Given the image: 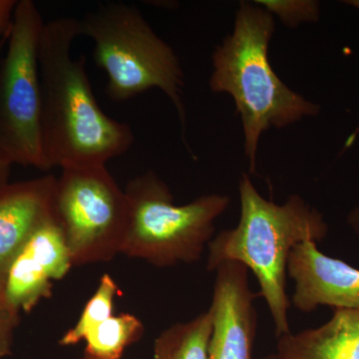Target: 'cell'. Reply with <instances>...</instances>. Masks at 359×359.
Instances as JSON below:
<instances>
[{
    "instance_id": "cell-1",
    "label": "cell",
    "mask_w": 359,
    "mask_h": 359,
    "mask_svg": "<svg viewBox=\"0 0 359 359\" xmlns=\"http://www.w3.org/2000/svg\"><path fill=\"white\" fill-rule=\"evenodd\" d=\"M79 20L61 18L44 23L39 47L41 130L47 170L106 166L134 143L133 130L99 106L84 56L74 59Z\"/></svg>"
},
{
    "instance_id": "cell-2",
    "label": "cell",
    "mask_w": 359,
    "mask_h": 359,
    "mask_svg": "<svg viewBox=\"0 0 359 359\" xmlns=\"http://www.w3.org/2000/svg\"><path fill=\"white\" fill-rule=\"evenodd\" d=\"M241 217L237 226L219 231L208 245L207 269L215 271L224 262H238L252 271L273 318L276 337L290 332L287 266L290 252L306 241L321 242L328 226L323 214L301 196L292 195L283 205L264 199L248 174L238 185Z\"/></svg>"
},
{
    "instance_id": "cell-3",
    "label": "cell",
    "mask_w": 359,
    "mask_h": 359,
    "mask_svg": "<svg viewBox=\"0 0 359 359\" xmlns=\"http://www.w3.org/2000/svg\"><path fill=\"white\" fill-rule=\"evenodd\" d=\"M273 14L255 2L242 1L233 32L212 52L210 88L233 97L242 119L250 173L257 169L259 138L271 127L283 128L320 112V106L290 89L269 60L275 32Z\"/></svg>"
},
{
    "instance_id": "cell-4",
    "label": "cell",
    "mask_w": 359,
    "mask_h": 359,
    "mask_svg": "<svg viewBox=\"0 0 359 359\" xmlns=\"http://www.w3.org/2000/svg\"><path fill=\"white\" fill-rule=\"evenodd\" d=\"M79 29L80 36L93 41L94 61L107 75L110 99L121 102L152 88L162 90L185 131L183 68L138 7L122 1L100 4L79 20Z\"/></svg>"
},
{
    "instance_id": "cell-5",
    "label": "cell",
    "mask_w": 359,
    "mask_h": 359,
    "mask_svg": "<svg viewBox=\"0 0 359 359\" xmlns=\"http://www.w3.org/2000/svg\"><path fill=\"white\" fill-rule=\"evenodd\" d=\"M124 191L129 219L121 254L161 269L200 261L214 238L215 222L230 204L229 196L219 194L175 204L154 171L130 180Z\"/></svg>"
},
{
    "instance_id": "cell-6",
    "label": "cell",
    "mask_w": 359,
    "mask_h": 359,
    "mask_svg": "<svg viewBox=\"0 0 359 359\" xmlns=\"http://www.w3.org/2000/svg\"><path fill=\"white\" fill-rule=\"evenodd\" d=\"M45 21L32 0H20L0 63V160L47 170L42 144L39 47Z\"/></svg>"
},
{
    "instance_id": "cell-7",
    "label": "cell",
    "mask_w": 359,
    "mask_h": 359,
    "mask_svg": "<svg viewBox=\"0 0 359 359\" xmlns=\"http://www.w3.org/2000/svg\"><path fill=\"white\" fill-rule=\"evenodd\" d=\"M61 170L54 210L73 266L112 261L121 254L128 226L125 191L106 166Z\"/></svg>"
},
{
    "instance_id": "cell-8",
    "label": "cell",
    "mask_w": 359,
    "mask_h": 359,
    "mask_svg": "<svg viewBox=\"0 0 359 359\" xmlns=\"http://www.w3.org/2000/svg\"><path fill=\"white\" fill-rule=\"evenodd\" d=\"M215 271L208 359H252L259 294L250 289L249 269L238 262H224Z\"/></svg>"
},
{
    "instance_id": "cell-9",
    "label": "cell",
    "mask_w": 359,
    "mask_h": 359,
    "mask_svg": "<svg viewBox=\"0 0 359 359\" xmlns=\"http://www.w3.org/2000/svg\"><path fill=\"white\" fill-rule=\"evenodd\" d=\"M73 268L65 236L56 217L44 224L26 243L9 266L4 297L11 313H30L52 294L53 283Z\"/></svg>"
},
{
    "instance_id": "cell-10",
    "label": "cell",
    "mask_w": 359,
    "mask_h": 359,
    "mask_svg": "<svg viewBox=\"0 0 359 359\" xmlns=\"http://www.w3.org/2000/svg\"><path fill=\"white\" fill-rule=\"evenodd\" d=\"M287 275L294 283L290 302L302 313L320 306L359 308V269L323 254L314 241L299 243L292 250Z\"/></svg>"
},
{
    "instance_id": "cell-11",
    "label": "cell",
    "mask_w": 359,
    "mask_h": 359,
    "mask_svg": "<svg viewBox=\"0 0 359 359\" xmlns=\"http://www.w3.org/2000/svg\"><path fill=\"white\" fill-rule=\"evenodd\" d=\"M53 175L8 183L0 190V294L9 266L39 229L55 218Z\"/></svg>"
},
{
    "instance_id": "cell-12",
    "label": "cell",
    "mask_w": 359,
    "mask_h": 359,
    "mask_svg": "<svg viewBox=\"0 0 359 359\" xmlns=\"http://www.w3.org/2000/svg\"><path fill=\"white\" fill-rule=\"evenodd\" d=\"M266 359H359V308L334 309L320 327L278 337Z\"/></svg>"
},
{
    "instance_id": "cell-13",
    "label": "cell",
    "mask_w": 359,
    "mask_h": 359,
    "mask_svg": "<svg viewBox=\"0 0 359 359\" xmlns=\"http://www.w3.org/2000/svg\"><path fill=\"white\" fill-rule=\"evenodd\" d=\"M212 327L210 309L193 320L175 323L156 339L153 359H208Z\"/></svg>"
},
{
    "instance_id": "cell-14",
    "label": "cell",
    "mask_w": 359,
    "mask_h": 359,
    "mask_svg": "<svg viewBox=\"0 0 359 359\" xmlns=\"http://www.w3.org/2000/svg\"><path fill=\"white\" fill-rule=\"evenodd\" d=\"M144 332L143 323L133 314L112 316L86 334L85 354L98 359H121L127 347L140 340Z\"/></svg>"
},
{
    "instance_id": "cell-15",
    "label": "cell",
    "mask_w": 359,
    "mask_h": 359,
    "mask_svg": "<svg viewBox=\"0 0 359 359\" xmlns=\"http://www.w3.org/2000/svg\"><path fill=\"white\" fill-rule=\"evenodd\" d=\"M119 292V287L112 276L108 273L101 276L95 294L90 297L79 320L61 337L59 344L62 346H76L83 341L90 330L114 316L115 297Z\"/></svg>"
},
{
    "instance_id": "cell-16",
    "label": "cell",
    "mask_w": 359,
    "mask_h": 359,
    "mask_svg": "<svg viewBox=\"0 0 359 359\" xmlns=\"http://www.w3.org/2000/svg\"><path fill=\"white\" fill-rule=\"evenodd\" d=\"M255 2L273 15L276 14L283 25L290 28L320 20V2L313 0H257Z\"/></svg>"
},
{
    "instance_id": "cell-17",
    "label": "cell",
    "mask_w": 359,
    "mask_h": 359,
    "mask_svg": "<svg viewBox=\"0 0 359 359\" xmlns=\"http://www.w3.org/2000/svg\"><path fill=\"white\" fill-rule=\"evenodd\" d=\"M20 316L11 313L4 297L0 294V359L11 355L14 330L20 323Z\"/></svg>"
},
{
    "instance_id": "cell-18",
    "label": "cell",
    "mask_w": 359,
    "mask_h": 359,
    "mask_svg": "<svg viewBox=\"0 0 359 359\" xmlns=\"http://www.w3.org/2000/svg\"><path fill=\"white\" fill-rule=\"evenodd\" d=\"M18 0H0V39L8 36Z\"/></svg>"
},
{
    "instance_id": "cell-19",
    "label": "cell",
    "mask_w": 359,
    "mask_h": 359,
    "mask_svg": "<svg viewBox=\"0 0 359 359\" xmlns=\"http://www.w3.org/2000/svg\"><path fill=\"white\" fill-rule=\"evenodd\" d=\"M346 223L359 240V205L348 212L346 217Z\"/></svg>"
},
{
    "instance_id": "cell-20",
    "label": "cell",
    "mask_w": 359,
    "mask_h": 359,
    "mask_svg": "<svg viewBox=\"0 0 359 359\" xmlns=\"http://www.w3.org/2000/svg\"><path fill=\"white\" fill-rule=\"evenodd\" d=\"M11 168L6 163L0 160V190L4 188L9 183V175H11Z\"/></svg>"
},
{
    "instance_id": "cell-21",
    "label": "cell",
    "mask_w": 359,
    "mask_h": 359,
    "mask_svg": "<svg viewBox=\"0 0 359 359\" xmlns=\"http://www.w3.org/2000/svg\"><path fill=\"white\" fill-rule=\"evenodd\" d=\"M359 135V126L358 128L355 129V131L353 132V133L351 134V136L348 137V139L346 140V146H344V150L346 149H348L351 147V146L353 145L354 142H355L356 138H358V136Z\"/></svg>"
},
{
    "instance_id": "cell-22",
    "label": "cell",
    "mask_w": 359,
    "mask_h": 359,
    "mask_svg": "<svg viewBox=\"0 0 359 359\" xmlns=\"http://www.w3.org/2000/svg\"><path fill=\"white\" fill-rule=\"evenodd\" d=\"M344 4L353 6L359 11V0H346V1H344Z\"/></svg>"
},
{
    "instance_id": "cell-23",
    "label": "cell",
    "mask_w": 359,
    "mask_h": 359,
    "mask_svg": "<svg viewBox=\"0 0 359 359\" xmlns=\"http://www.w3.org/2000/svg\"><path fill=\"white\" fill-rule=\"evenodd\" d=\"M78 359H98V358H92V356L86 355V354H84V356H82V358H80Z\"/></svg>"
},
{
    "instance_id": "cell-24",
    "label": "cell",
    "mask_w": 359,
    "mask_h": 359,
    "mask_svg": "<svg viewBox=\"0 0 359 359\" xmlns=\"http://www.w3.org/2000/svg\"><path fill=\"white\" fill-rule=\"evenodd\" d=\"M263 359H266V358H264Z\"/></svg>"
}]
</instances>
